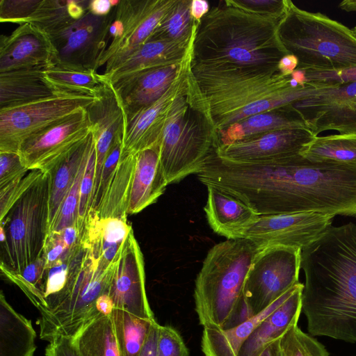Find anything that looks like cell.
<instances>
[{"label": "cell", "instance_id": "1", "mask_svg": "<svg viewBox=\"0 0 356 356\" xmlns=\"http://www.w3.org/2000/svg\"><path fill=\"white\" fill-rule=\"evenodd\" d=\"M301 269L309 333L356 343V225L327 228L302 250Z\"/></svg>", "mask_w": 356, "mask_h": 356}, {"label": "cell", "instance_id": "2", "mask_svg": "<svg viewBox=\"0 0 356 356\" xmlns=\"http://www.w3.org/2000/svg\"><path fill=\"white\" fill-rule=\"evenodd\" d=\"M282 18L254 12L236 0L224 1L200 22L193 63L277 69L280 59L289 54L278 33Z\"/></svg>", "mask_w": 356, "mask_h": 356}, {"label": "cell", "instance_id": "3", "mask_svg": "<svg viewBox=\"0 0 356 356\" xmlns=\"http://www.w3.org/2000/svg\"><path fill=\"white\" fill-rule=\"evenodd\" d=\"M191 70L205 98L215 129L277 109L323 87L298 84L277 69L194 63Z\"/></svg>", "mask_w": 356, "mask_h": 356}, {"label": "cell", "instance_id": "4", "mask_svg": "<svg viewBox=\"0 0 356 356\" xmlns=\"http://www.w3.org/2000/svg\"><path fill=\"white\" fill-rule=\"evenodd\" d=\"M260 249L252 241L227 239L207 252L194 288L195 310L203 327L227 329L250 318L243 289L252 260Z\"/></svg>", "mask_w": 356, "mask_h": 356}, {"label": "cell", "instance_id": "5", "mask_svg": "<svg viewBox=\"0 0 356 356\" xmlns=\"http://www.w3.org/2000/svg\"><path fill=\"white\" fill-rule=\"evenodd\" d=\"M156 145L168 184L198 174L216 149V131L191 69L166 113Z\"/></svg>", "mask_w": 356, "mask_h": 356}, {"label": "cell", "instance_id": "6", "mask_svg": "<svg viewBox=\"0 0 356 356\" xmlns=\"http://www.w3.org/2000/svg\"><path fill=\"white\" fill-rule=\"evenodd\" d=\"M278 33L296 70H339L356 66V35L352 29L321 13H312L287 0Z\"/></svg>", "mask_w": 356, "mask_h": 356}, {"label": "cell", "instance_id": "7", "mask_svg": "<svg viewBox=\"0 0 356 356\" xmlns=\"http://www.w3.org/2000/svg\"><path fill=\"white\" fill-rule=\"evenodd\" d=\"M118 261L104 265L81 242L71 261L65 287L40 312L38 324L41 339L51 341L60 336L74 338L97 316L96 302L102 294H108Z\"/></svg>", "mask_w": 356, "mask_h": 356}, {"label": "cell", "instance_id": "8", "mask_svg": "<svg viewBox=\"0 0 356 356\" xmlns=\"http://www.w3.org/2000/svg\"><path fill=\"white\" fill-rule=\"evenodd\" d=\"M49 177L44 172L0 221L1 271L19 273L42 254L49 234Z\"/></svg>", "mask_w": 356, "mask_h": 356}, {"label": "cell", "instance_id": "9", "mask_svg": "<svg viewBox=\"0 0 356 356\" xmlns=\"http://www.w3.org/2000/svg\"><path fill=\"white\" fill-rule=\"evenodd\" d=\"M95 97L60 93L53 97L0 109V152L18 153L29 138L59 123L80 108H87Z\"/></svg>", "mask_w": 356, "mask_h": 356}, {"label": "cell", "instance_id": "10", "mask_svg": "<svg viewBox=\"0 0 356 356\" xmlns=\"http://www.w3.org/2000/svg\"><path fill=\"white\" fill-rule=\"evenodd\" d=\"M301 251L298 248L284 245H272L259 250L250 265L243 289L250 317L300 282Z\"/></svg>", "mask_w": 356, "mask_h": 356}, {"label": "cell", "instance_id": "11", "mask_svg": "<svg viewBox=\"0 0 356 356\" xmlns=\"http://www.w3.org/2000/svg\"><path fill=\"white\" fill-rule=\"evenodd\" d=\"M175 1L120 0L115 7V17L122 25V34L111 41L99 58L97 68L106 64L104 73L108 72L147 42Z\"/></svg>", "mask_w": 356, "mask_h": 356}, {"label": "cell", "instance_id": "12", "mask_svg": "<svg viewBox=\"0 0 356 356\" xmlns=\"http://www.w3.org/2000/svg\"><path fill=\"white\" fill-rule=\"evenodd\" d=\"M115 7L106 16L88 12L67 29L51 37L56 54L55 65L97 70V63L111 39L109 29Z\"/></svg>", "mask_w": 356, "mask_h": 356}, {"label": "cell", "instance_id": "13", "mask_svg": "<svg viewBox=\"0 0 356 356\" xmlns=\"http://www.w3.org/2000/svg\"><path fill=\"white\" fill-rule=\"evenodd\" d=\"M334 217L313 211L259 216L239 238L259 249L284 245L303 250L332 225Z\"/></svg>", "mask_w": 356, "mask_h": 356}, {"label": "cell", "instance_id": "14", "mask_svg": "<svg viewBox=\"0 0 356 356\" xmlns=\"http://www.w3.org/2000/svg\"><path fill=\"white\" fill-rule=\"evenodd\" d=\"M291 106L315 136L330 130L356 134V82L323 87Z\"/></svg>", "mask_w": 356, "mask_h": 356}, {"label": "cell", "instance_id": "15", "mask_svg": "<svg viewBox=\"0 0 356 356\" xmlns=\"http://www.w3.org/2000/svg\"><path fill=\"white\" fill-rule=\"evenodd\" d=\"M86 108L33 136L20 145L18 154L29 170L49 171L90 133Z\"/></svg>", "mask_w": 356, "mask_h": 356}, {"label": "cell", "instance_id": "16", "mask_svg": "<svg viewBox=\"0 0 356 356\" xmlns=\"http://www.w3.org/2000/svg\"><path fill=\"white\" fill-rule=\"evenodd\" d=\"M108 294L114 307L156 320L146 293L143 255L133 229L123 245Z\"/></svg>", "mask_w": 356, "mask_h": 356}, {"label": "cell", "instance_id": "17", "mask_svg": "<svg viewBox=\"0 0 356 356\" xmlns=\"http://www.w3.org/2000/svg\"><path fill=\"white\" fill-rule=\"evenodd\" d=\"M316 137L309 129L261 134L215 149L216 155L234 163H259L300 154Z\"/></svg>", "mask_w": 356, "mask_h": 356}, {"label": "cell", "instance_id": "18", "mask_svg": "<svg viewBox=\"0 0 356 356\" xmlns=\"http://www.w3.org/2000/svg\"><path fill=\"white\" fill-rule=\"evenodd\" d=\"M192 51L193 49L183 60L178 75L165 94L127 122L121 156L136 154L156 145L166 113L181 91L191 69Z\"/></svg>", "mask_w": 356, "mask_h": 356}, {"label": "cell", "instance_id": "19", "mask_svg": "<svg viewBox=\"0 0 356 356\" xmlns=\"http://www.w3.org/2000/svg\"><path fill=\"white\" fill-rule=\"evenodd\" d=\"M86 111L95 140L96 154L92 201L97 191L105 159L116 138L124 135L127 125L123 106L112 83L104 76L95 100L86 108Z\"/></svg>", "mask_w": 356, "mask_h": 356}, {"label": "cell", "instance_id": "20", "mask_svg": "<svg viewBox=\"0 0 356 356\" xmlns=\"http://www.w3.org/2000/svg\"><path fill=\"white\" fill-rule=\"evenodd\" d=\"M56 54L49 35L31 23L0 36V72L56 65Z\"/></svg>", "mask_w": 356, "mask_h": 356}, {"label": "cell", "instance_id": "21", "mask_svg": "<svg viewBox=\"0 0 356 356\" xmlns=\"http://www.w3.org/2000/svg\"><path fill=\"white\" fill-rule=\"evenodd\" d=\"M182 61L111 82L123 106L127 122L165 94L178 75Z\"/></svg>", "mask_w": 356, "mask_h": 356}, {"label": "cell", "instance_id": "22", "mask_svg": "<svg viewBox=\"0 0 356 356\" xmlns=\"http://www.w3.org/2000/svg\"><path fill=\"white\" fill-rule=\"evenodd\" d=\"M204 208L213 231L227 239L238 238L241 233L259 216L237 197L211 186H207Z\"/></svg>", "mask_w": 356, "mask_h": 356}, {"label": "cell", "instance_id": "23", "mask_svg": "<svg viewBox=\"0 0 356 356\" xmlns=\"http://www.w3.org/2000/svg\"><path fill=\"white\" fill-rule=\"evenodd\" d=\"M193 40L189 44L165 40H149L103 75L113 83L142 72L180 63L192 49Z\"/></svg>", "mask_w": 356, "mask_h": 356}, {"label": "cell", "instance_id": "24", "mask_svg": "<svg viewBox=\"0 0 356 356\" xmlns=\"http://www.w3.org/2000/svg\"><path fill=\"white\" fill-rule=\"evenodd\" d=\"M304 284H297L287 299L268 315L242 346L238 356H259L271 343L298 325Z\"/></svg>", "mask_w": 356, "mask_h": 356}, {"label": "cell", "instance_id": "25", "mask_svg": "<svg viewBox=\"0 0 356 356\" xmlns=\"http://www.w3.org/2000/svg\"><path fill=\"white\" fill-rule=\"evenodd\" d=\"M168 185L157 145L136 154L127 214H136L154 203Z\"/></svg>", "mask_w": 356, "mask_h": 356}, {"label": "cell", "instance_id": "26", "mask_svg": "<svg viewBox=\"0 0 356 356\" xmlns=\"http://www.w3.org/2000/svg\"><path fill=\"white\" fill-rule=\"evenodd\" d=\"M292 129L308 127L301 114L289 104L255 114L217 131L216 149L261 134Z\"/></svg>", "mask_w": 356, "mask_h": 356}, {"label": "cell", "instance_id": "27", "mask_svg": "<svg viewBox=\"0 0 356 356\" xmlns=\"http://www.w3.org/2000/svg\"><path fill=\"white\" fill-rule=\"evenodd\" d=\"M295 286L264 310L235 326L227 329L203 327L201 349L204 355L238 356L242 346L254 330L268 315L287 299Z\"/></svg>", "mask_w": 356, "mask_h": 356}, {"label": "cell", "instance_id": "28", "mask_svg": "<svg viewBox=\"0 0 356 356\" xmlns=\"http://www.w3.org/2000/svg\"><path fill=\"white\" fill-rule=\"evenodd\" d=\"M46 68L38 67L0 72V109L60 94L46 79Z\"/></svg>", "mask_w": 356, "mask_h": 356}, {"label": "cell", "instance_id": "29", "mask_svg": "<svg viewBox=\"0 0 356 356\" xmlns=\"http://www.w3.org/2000/svg\"><path fill=\"white\" fill-rule=\"evenodd\" d=\"M94 143L92 131L49 171V233L61 204L74 184L81 164Z\"/></svg>", "mask_w": 356, "mask_h": 356}, {"label": "cell", "instance_id": "30", "mask_svg": "<svg viewBox=\"0 0 356 356\" xmlns=\"http://www.w3.org/2000/svg\"><path fill=\"white\" fill-rule=\"evenodd\" d=\"M36 333L31 320L8 302L0 293V356H33Z\"/></svg>", "mask_w": 356, "mask_h": 356}, {"label": "cell", "instance_id": "31", "mask_svg": "<svg viewBox=\"0 0 356 356\" xmlns=\"http://www.w3.org/2000/svg\"><path fill=\"white\" fill-rule=\"evenodd\" d=\"M90 0H42L25 23H31L49 38L63 31L88 12Z\"/></svg>", "mask_w": 356, "mask_h": 356}, {"label": "cell", "instance_id": "32", "mask_svg": "<svg viewBox=\"0 0 356 356\" xmlns=\"http://www.w3.org/2000/svg\"><path fill=\"white\" fill-rule=\"evenodd\" d=\"M136 164V154L121 156L116 172L97 210L100 218L127 220V209Z\"/></svg>", "mask_w": 356, "mask_h": 356}, {"label": "cell", "instance_id": "33", "mask_svg": "<svg viewBox=\"0 0 356 356\" xmlns=\"http://www.w3.org/2000/svg\"><path fill=\"white\" fill-rule=\"evenodd\" d=\"M82 356H121L111 315H99L72 338Z\"/></svg>", "mask_w": 356, "mask_h": 356}, {"label": "cell", "instance_id": "34", "mask_svg": "<svg viewBox=\"0 0 356 356\" xmlns=\"http://www.w3.org/2000/svg\"><path fill=\"white\" fill-rule=\"evenodd\" d=\"M300 154L313 162L356 164V134L317 136Z\"/></svg>", "mask_w": 356, "mask_h": 356}, {"label": "cell", "instance_id": "35", "mask_svg": "<svg viewBox=\"0 0 356 356\" xmlns=\"http://www.w3.org/2000/svg\"><path fill=\"white\" fill-rule=\"evenodd\" d=\"M111 316L121 356H139L156 321L140 318L117 307Z\"/></svg>", "mask_w": 356, "mask_h": 356}, {"label": "cell", "instance_id": "36", "mask_svg": "<svg viewBox=\"0 0 356 356\" xmlns=\"http://www.w3.org/2000/svg\"><path fill=\"white\" fill-rule=\"evenodd\" d=\"M47 81L60 93H77L95 96L103 83V74L95 70L76 69L59 65L44 70Z\"/></svg>", "mask_w": 356, "mask_h": 356}, {"label": "cell", "instance_id": "37", "mask_svg": "<svg viewBox=\"0 0 356 356\" xmlns=\"http://www.w3.org/2000/svg\"><path fill=\"white\" fill-rule=\"evenodd\" d=\"M191 1L176 0L147 41L165 40L185 44H191L200 23L195 22L191 16Z\"/></svg>", "mask_w": 356, "mask_h": 356}, {"label": "cell", "instance_id": "38", "mask_svg": "<svg viewBox=\"0 0 356 356\" xmlns=\"http://www.w3.org/2000/svg\"><path fill=\"white\" fill-rule=\"evenodd\" d=\"M282 356H330L325 347L298 325L291 327L280 339Z\"/></svg>", "mask_w": 356, "mask_h": 356}, {"label": "cell", "instance_id": "39", "mask_svg": "<svg viewBox=\"0 0 356 356\" xmlns=\"http://www.w3.org/2000/svg\"><path fill=\"white\" fill-rule=\"evenodd\" d=\"M92 147L88 153V154L86 155V156L85 157L81 164V166L80 168V170L79 171V173L77 175V177L75 179L74 184L72 185L66 197L61 204L56 220L49 232L54 231L60 232V230L67 227L75 225L76 223H79V207L80 200L81 184Z\"/></svg>", "mask_w": 356, "mask_h": 356}, {"label": "cell", "instance_id": "40", "mask_svg": "<svg viewBox=\"0 0 356 356\" xmlns=\"http://www.w3.org/2000/svg\"><path fill=\"white\" fill-rule=\"evenodd\" d=\"M73 257L58 262L45 269L42 286V301L37 308L40 312L47 308L52 300L65 287L69 277L70 264Z\"/></svg>", "mask_w": 356, "mask_h": 356}, {"label": "cell", "instance_id": "41", "mask_svg": "<svg viewBox=\"0 0 356 356\" xmlns=\"http://www.w3.org/2000/svg\"><path fill=\"white\" fill-rule=\"evenodd\" d=\"M124 135L115 140L104 162L97 191L93 197L90 210H97L104 198L110 182L114 176L122 154ZM89 210V211H90Z\"/></svg>", "mask_w": 356, "mask_h": 356}, {"label": "cell", "instance_id": "42", "mask_svg": "<svg viewBox=\"0 0 356 356\" xmlns=\"http://www.w3.org/2000/svg\"><path fill=\"white\" fill-rule=\"evenodd\" d=\"M40 170H29L20 179L7 188L0 190V221L8 214L15 202L43 175Z\"/></svg>", "mask_w": 356, "mask_h": 356}, {"label": "cell", "instance_id": "43", "mask_svg": "<svg viewBox=\"0 0 356 356\" xmlns=\"http://www.w3.org/2000/svg\"><path fill=\"white\" fill-rule=\"evenodd\" d=\"M156 356H189V350L182 337L173 327L159 325Z\"/></svg>", "mask_w": 356, "mask_h": 356}, {"label": "cell", "instance_id": "44", "mask_svg": "<svg viewBox=\"0 0 356 356\" xmlns=\"http://www.w3.org/2000/svg\"><path fill=\"white\" fill-rule=\"evenodd\" d=\"M305 84L317 87L356 82V66L339 70H303Z\"/></svg>", "mask_w": 356, "mask_h": 356}, {"label": "cell", "instance_id": "45", "mask_svg": "<svg viewBox=\"0 0 356 356\" xmlns=\"http://www.w3.org/2000/svg\"><path fill=\"white\" fill-rule=\"evenodd\" d=\"M95 143H94L81 179L80 188L79 222L83 227H84L85 220L90 207L95 182Z\"/></svg>", "mask_w": 356, "mask_h": 356}, {"label": "cell", "instance_id": "46", "mask_svg": "<svg viewBox=\"0 0 356 356\" xmlns=\"http://www.w3.org/2000/svg\"><path fill=\"white\" fill-rule=\"evenodd\" d=\"M42 0H1L0 22L19 24L26 22Z\"/></svg>", "mask_w": 356, "mask_h": 356}, {"label": "cell", "instance_id": "47", "mask_svg": "<svg viewBox=\"0 0 356 356\" xmlns=\"http://www.w3.org/2000/svg\"><path fill=\"white\" fill-rule=\"evenodd\" d=\"M29 170L16 152H0V190L23 177Z\"/></svg>", "mask_w": 356, "mask_h": 356}, {"label": "cell", "instance_id": "48", "mask_svg": "<svg viewBox=\"0 0 356 356\" xmlns=\"http://www.w3.org/2000/svg\"><path fill=\"white\" fill-rule=\"evenodd\" d=\"M80 247L74 251H71L65 245L59 232H49L42 254L45 259L46 268L58 262L71 259L77 252Z\"/></svg>", "mask_w": 356, "mask_h": 356}, {"label": "cell", "instance_id": "49", "mask_svg": "<svg viewBox=\"0 0 356 356\" xmlns=\"http://www.w3.org/2000/svg\"><path fill=\"white\" fill-rule=\"evenodd\" d=\"M244 8L254 12L282 17L285 14L287 0H236Z\"/></svg>", "mask_w": 356, "mask_h": 356}, {"label": "cell", "instance_id": "50", "mask_svg": "<svg viewBox=\"0 0 356 356\" xmlns=\"http://www.w3.org/2000/svg\"><path fill=\"white\" fill-rule=\"evenodd\" d=\"M45 356H82L73 339L60 336L49 341L45 349Z\"/></svg>", "mask_w": 356, "mask_h": 356}, {"label": "cell", "instance_id": "51", "mask_svg": "<svg viewBox=\"0 0 356 356\" xmlns=\"http://www.w3.org/2000/svg\"><path fill=\"white\" fill-rule=\"evenodd\" d=\"M83 231V227L79 223H76L67 227L59 232L64 244L68 250L74 251L80 247Z\"/></svg>", "mask_w": 356, "mask_h": 356}, {"label": "cell", "instance_id": "52", "mask_svg": "<svg viewBox=\"0 0 356 356\" xmlns=\"http://www.w3.org/2000/svg\"><path fill=\"white\" fill-rule=\"evenodd\" d=\"M120 0H90L88 12L97 16L109 15Z\"/></svg>", "mask_w": 356, "mask_h": 356}, {"label": "cell", "instance_id": "53", "mask_svg": "<svg viewBox=\"0 0 356 356\" xmlns=\"http://www.w3.org/2000/svg\"><path fill=\"white\" fill-rule=\"evenodd\" d=\"M159 324L155 322L139 356H156V343Z\"/></svg>", "mask_w": 356, "mask_h": 356}, {"label": "cell", "instance_id": "54", "mask_svg": "<svg viewBox=\"0 0 356 356\" xmlns=\"http://www.w3.org/2000/svg\"><path fill=\"white\" fill-rule=\"evenodd\" d=\"M189 10L193 19L200 22L210 10L209 3L205 0H191Z\"/></svg>", "mask_w": 356, "mask_h": 356}, {"label": "cell", "instance_id": "55", "mask_svg": "<svg viewBox=\"0 0 356 356\" xmlns=\"http://www.w3.org/2000/svg\"><path fill=\"white\" fill-rule=\"evenodd\" d=\"M298 65L297 58L292 54H287L280 59L277 69L281 74L290 76L297 69Z\"/></svg>", "mask_w": 356, "mask_h": 356}, {"label": "cell", "instance_id": "56", "mask_svg": "<svg viewBox=\"0 0 356 356\" xmlns=\"http://www.w3.org/2000/svg\"><path fill=\"white\" fill-rule=\"evenodd\" d=\"M114 303L107 293L99 297L95 305V314L98 315H111L114 308Z\"/></svg>", "mask_w": 356, "mask_h": 356}, {"label": "cell", "instance_id": "57", "mask_svg": "<svg viewBox=\"0 0 356 356\" xmlns=\"http://www.w3.org/2000/svg\"><path fill=\"white\" fill-rule=\"evenodd\" d=\"M280 339L268 345L259 356H282Z\"/></svg>", "mask_w": 356, "mask_h": 356}, {"label": "cell", "instance_id": "58", "mask_svg": "<svg viewBox=\"0 0 356 356\" xmlns=\"http://www.w3.org/2000/svg\"><path fill=\"white\" fill-rule=\"evenodd\" d=\"M339 7L348 12L356 11V1L346 0L340 3Z\"/></svg>", "mask_w": 356, "mask_h": 356}, {"label": "cell", "instance_id": "59", "mask_svg": "<svg viewBox=\"0 0 356 356\" xmlns=\"http://www.w3.org/2000/svg\"><path fill=\"white\" fill-rule=\"evenodd\" d=\"M352 30L355 33V34L356 35V25L352 29Z\"/></svg>", "mask_w": 356, "mask_h": 356}]
</instances>
